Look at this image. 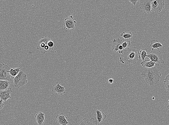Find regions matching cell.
<instances>
[{
    "mask_svg": "<svg viewBox=\"0 0 169 125\" xmlns=\"http://www.w3.org/2000/svg\"><path fill=\"white\" fill-rule=\"evenodd\" d=\"M139 52L135 47L124 49L120 58V61L130 66L135 64L139 59Z\"/></svg>",
    "mask_w": 169,
    "mask_h": 125,
    "instance_id": "obj_1",
    "label": "cell"
},
{
    "mask_svg": "<svg viewBox=\"0 0 169 125\" xmlns=\"http://www.w3.org/2000/svg\"><path fill=\"white\" fill-rule=\"evenodd\" d=\"M141 75L144 78L147 84L151 87L154 86L160 81L161 74L159 71L154 66L147 68L143 71Z\"/></svg>",
    "mask_w": 169,
    "mask_h": 125,
    "instance_id": "obj_2",
    "label": "cell"
},
{
    "mask_svg": "<svg viewBox=\"0 0 169 125\" xmlns=\"http://www.w3.org/2000/svg\"><path fill=\"white\" fill-rule=\"evenodd\" d=\"M146 56L148 57L151 61L155 62V65L156 66H158L160 64L164 63L161 53L158 48L152 49L151 51L147 54Z\"/></svg>",
    "mask_w": 169,
    "mask_h": 125,
    "instance_id": "obj_3",
    "label": "cell"
},
{
    "mask_svg": "<svg viewBox=\"0 0 169 125\" xmlns=\"http://www.w3.org/2000/svg\"><path fill=\"white\" fill-rule=\"evenodd\" d=\"M13 80L14 87L19 88L27 83V75L23 71L21 70L16 76L13 77Z\"/></svg>",
    "mask_w": 169,
    "mask_h": 125,
    "instance_id": "obj_4",
    "label": "cell"
},
{
    "mask_svg": "<svg viewBox=\"0 0 169 125\" xmlns=\"http://www.w3.org/2000/svg\"><path fill=\"white\" fill-rule=\"evenodd\" d=\"M11 69L8 66L4 63L0 64V80L11 81L9 72Z\"/></svg>",
    "mask_w": 169,
    "mask_h": 125,
    "instance_id": "obj_5",
    "label": "cell"
},
{
    "mask_svg": "<svg viewBox=\"0 0 169 125\" xmlns=\"http://www.w3.org/2000/svg\"><path fill=\"white\" fill-rule=\"evenodd\" d=\"M165 3L163 0H152L151 8L152 11L160 12L164 9Z\"/></svg>",
    "mask_w": 169,
    "mask_h": 125,
    "instance_id": "obj_6",
    "label": "cell"
},
{
    "mask_svg": "<svg viewBox=\"0 0 169 125\" xmlns=\"http://www.w3.org/2000/svg\"><path fill=\"white\" fill-rule=\"evenodd\" d=\"M65 25H64L65 29L68 30L73 31L76 26L77 22L75 21L72 15L68 16L64 20Z\"/></svg>",
    "mask_w": 169,
    "mask_h": 125,
    "instance_id": "obj_7",
    "label": "cell"
},
{
    "mask_svg": "<svg viewBox=\"0 0 169 125\" xmlns=\"http://www.w3.org/2000/svg\"><path fill=\"white\" fill-rule=\"evenodd\" d=\"M51 39L46 36L42 37L37 43V49L39 50L42 54H44V48L48 42Z\"/></svg>",
    "mask_w": 169,
    "mask_h": 125,
    "instance_id": "obj_8",
    "label": "cell"
},
{
    "mask_svg": "<svg viewBox=\"0 0 169 125\" xmlns=\"http://www.w3.org/2000/svg\"><path fill=\"white\" fill-rule=\"evenodd\" d=\"M65 88V86H62L60 85V83L56 82L53 85L52 91L57 93L59 95H62L66 92Z\"/></svg>",
    "mask_w": 169,
    "mask_h": 125,
    "instance_id": "obj_9",
    "label": "cell"
},
{
    "mask_svg": "<svg viewBox=\"0 0 169 125\" xmlns=\"http://www.w3.org/2000/svg\"><path fill=\"white\" fill-rule=\"evenodd\" d=\"M12 92L11 88H9L7 90L0 91V100H1L3 101L6 102L8 99L11 98L10 95Z\"/></svg>",
    "mask_w": 169,
    "mask_h": 125,
    "instance_id": "obj_10",
    "label": "cell"
},
{
    "mask_svg": "<svg viewBox=\"0 0 169 125\" xmlns=\"http://www.w3.org/2000/svg\"><path fill=\"white\" fill-rule=\"evenodd\" d=\"M58 123L60 125H68L69 124L67 117L63 113L58 114L56 117Z\"/></svg>",
    "mask_w": 169,
    "mask_h": 125,
    "instance_id": "obj_11",
    "label": "cell"
},
{
    "mask_svg": "<svg viewBox=\"0 0 169 125\" xmlns=\"http://www.w3.org/2000/svg\"><path fill=\"white\" fill-rule=\"evenodd\" d=\"M78 125H97V120L92 117L90 119L84 118Z\"/></svg>",
    "mask_w": 169,
    "mask_h": 125,
    "instance_id": "obj_12",
    "label": "cell"
},
{
    "mask_svg": "<svg viewBox=\"0 0 169 125\" xmlns=\"http://www.w3.org/2000/svg\"><path fill=\"white\" fill-rule=\"evenodd\" d=\"M123 40L119 38L114 39L112 46V50L115 52H118L120 46L122 44Z\"/></svg>",
    "mask_w": 169,
    "mask_h": 125,
    "instance_id": "obj_13",
    "label": "cell"
},
{
    "mask_svg": "<svg viewBox=\"0 0 169 125\" xmlns=\"http://www.w3.org/2000/svg\"><path fill=\"white\" fill-rule=\"evenodd\" d=\"M44 115V114L41 112L36 114L35 118L38 125H43L45 119Z\"/></svg>",
    "mask_w": 169,
    "mask_h": 125,
    "instance_id": "obj_14",
    "label": "cell"
},
{
    "mask_svg": "<svg viewBox=\"0 0 169 125\" xmlns=\"http://www.w3.org/2000/svg\"><path fill=\"white\" fill-rule=\"evenodd\" d=\"M97 114V119L98 123L103 122L107 117V116L101 110H98L97 109L96 111Z\"/></svg>",
    "mask_w": 169,
    "mask_h": 125,
    "instance_id": "obj_15",
    "label": "cell"
},
{
    "mask_svg": "<svg viewBox=\"0 0 169 125\" xmlns=\"http://www.w3.org/2000/svg\"><path fill=\"white\" fill-rule=\"evenodd\" d=\"M152 0H141L138 6L142 10L149 7H151Z\"/></svg>",
    "mask_w": 169,
    "mask_h": 125,
    "instance_id": "obj_16",
    "label": "cell"
},
{
    "mask_svg": "<svg viewBox=\"0 0 169 125\" xmlns=\"http://www.w3.org/2000/svg\"><path fill=\"white\" fill-rule=\"evenodd\" d=\"M10 81L7 80H0V91L8 90L10 84Z\"/></svg>",
    "mask_w": 169,
    "mask_h": 125,
    "instance_id": "obj_17",
    "label": "cell"
},
{
    "mask_svg": "<svg viewBox=\"0 0 169 125\" xmlns=\"http://www.w3.org/2000/svg\"><path fill=\"white\" fill-rule=\"evenodd\" d=\"M142 66L147 68L155 66V62L151 61L150 59L145 60L140 62Z\"/></svg>",
    "mask_w": 169,
    "mask_h": 125,
    "instance_id": "obj_18",
    "label": "cell"
},
{
    "mask_svg": "<svg viewBox=\"0 0 169 125\" xmlns=\"http://www.w3.org/2000/svg\"><path fill=\"white\" fill-rule=\"evenodd\" d=\"M150 46L152 48V49H154L158 48L160 47H163V45L157 40L154 39L151 41Z\"/></svg>",
    "mask_w": 169,
    "mask_h": 125,
    "instance_id": "obj_19",
    "label": "cell"
},
{
    "mask_svg": "<svg viewBox=\"0 0 169 125\" xmlns=\"http://www.w3.org/2000/svg\"><path fill=\"white\" fill-rule=\"evenodd\" d=\"M147 52V50L146 48L141 49L139 52V59L144 61L145 58L146 56Z\"/></svg>",
    "mask_w": 169,
    "mask_h": 125,
    "instance_id": "obj_20",
    "label": "cell"
},
{
    "mask_svg": "<svg viewBox=\"0 0 169 125\" xmlns=\"http://www.w3.org/2000/svg\"><path fill=\"white\" fill-rule=\"evenodd\" d=\"M20 71V69L18 67L11 69L9 72L10 76L13 77L16 76Z\"/></svg>",
    "mask_w": 169,
    "mask_h": 125,
    "instance_id": "obj_21",
    "label": "cell"
},
{
    "mask_svg": "<svg viewBox=\"0 0 169 125\" xmlns=\"http://www.w3.org/2000/svg\"><path fill=\"white\" fill-rule=\"evenodd\" d=\"M120 36L124 38L126 40L127 39L133 37V34L130 32H123L120 35Z\"/></svg>",
    "mask_w": 169,
    "mask_h": 125,
    "instance_id": "obj_22",
    "label": "cell"
},
{
    "mask_svg": "<svg viewBox=\"0 0 169 125\" xmlns=\"http://www.w3.org/2000/svg\"><path fill=\"white\" fill-rule=\"evenodd\" d=\"M164 81H163L166 88L168 91H169V74H168L166 76L164 79Z\"/></svg>",
    "mask_w": 169,
    "mask_h": 125,
    "instance_id": "obj_23",
    "label": "cell"
},
{
    "mask_svg": "<svg viewBox=\"0 0 169 125\" xmlns=\"http://www.w3.org/2000/svg\"><path fill=\"white\" fill-rule=\"evenodd\" d=\"M131 44L130 41L126 40H123L122 43V45L124 49L127 48Z\"/></svg>",
    "mask_w": 169,
    "mask_h": 125,
    "instance_id": "obj_24",
    "label": "cell"
},
{
    "mask_svg": "<svg viewBox=\"0 0 169 125\" xmlns=\"http://www.w3.org/2000/svg\"><path fill=\"white\" fill-rule=\"evenodd\" d=\"M47 44L48 47L51 49L52 50L54 49V44L53 41L51 39L48 42Z\"/></svg>",
    "mask_w": 169,
    "mask_h": 125,
    "instance_id": "obj_25",
    "label": "cell"
},
{
    "mask_svg": "<svg viewBox=\"0 0 169 125\" xmlns=\"http://www.w3.org/2000/svg\"><path fill=\"white\" fill-rule=\"evenodd\" d=\"M143 11L145 13L148 14L151 13L152 11L151 7H149L146 8L143 10Z\"/></svg>",
    "mask_w": 169,
    "mask_h": 125,
    "instance_id": "obj_26",
    "label": "cell"
},
{
    "mask_svg": "<svg viewBox=\"0 0 169 125\" xmlns=\"http://www.w3.org/2000/svg\"><path fill=\"white\" fill-rule=\"evenodd\" d=\"M3 101L1 100H0V110L2 109L4 107Z\"/></svg>",
    "mask_w": 169,
    "mask_h": 125,
    "instance_id": "obj_27",
    "label": "cell"
},
{
    "mask_svg": "<svg viewBox=\"0 0 169 125\" xmlns=\"http://www.w3.org/2000/svg\"><path fill=\"white\" fill-rule=\"evenodd\" d=\"M138 1V0H129V1L130 2V3L133 4L134 5H136Z\"/></svg>",
    "mask_w": 169,
    "mask_h": 125,
    "instance_id": "obj_28",
    "label": "cell"
},
{
    "mask_svg": "<svg viewBox=\"0 0 169 125\" xmlns=\"http://www.w3.org/2000/svg\"><path fill=\"white\" fill-rule=\"evenodd\" d=\"M108 81L110 83H112L113 82L114 80L112 79H110Z\"/></svg>",
    "mask_w": 169,
    "mask_h": 125,
    "instance_id": "obj_29",
    "label": "cell"
},
{
    "mask_svg": "<svg viewBox=\"0 0 169 125\" xmlns=\"http://www.w3.org/2000/svg\"><path fill=\"white\" fill-rule=\"evenodd\" d=\"M152 99L153 100H154L155 99V98L154 97H152Z\"/></svg>",
    "mask_w": 169,
    "mask_h": 125,
    "instance_id": "obj_30",
    "label": "cell"
}]
</instances>
